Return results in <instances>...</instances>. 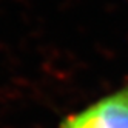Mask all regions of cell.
<instances>
[{"mask_svg": "<svg viewBox=\"0 0 128 128\" xmlns=\"http://www.w3.org/2000/svg\"><path fill=\"white\" fill-rule=\"evenodd\" d=\"M60 128H128V85L71 116Z\"/></svg>", "mask_w": 128, "mask_h": 128, "instance_id": "obj_1", "label": "cell"}]
</instances>
